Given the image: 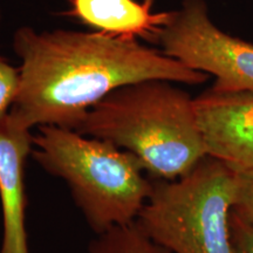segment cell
Listing matches in <instances>:
<instances>
[{
	"mask_svg": "<svg viewBox=\"0 0 253 253\" xmlns=\"http://www.w3.org/2000/svg\"><path fill=\"white\" fill-rule=\"evenodd\" d=\"M13 50L21 61L20 87L9 116L31 130L41 126L77 130L95 104L136 82L201 84L209 79L138 41L96 32L24 26L14 33Z\"/></svg>",
	"mask_w": 253,
	"mask_h": 253,
	"instance_id": "1",
	"label": "cell"
},
{
	"mask_svg": "<svg viewBox=\"0 0 253 253\" xmlns=\"http://www.w3.org/2000/svg\"><path fill=\"white\" fill-rule=\"evenodd\" d=\"M77 131L134 155L154 179L179 178L208 156L194 99L170 81L145 80L114 90Z\"/></svg>",
	"mask_w": 253,
	"mask_h": 253,
	"instance_id": "2",
	"label": "cell"
},
{
	"mask_svg": "<svg viewBox=\"0 0 253 253\" xmlns=\"http://www.w3.org/2000/svg\"><path fill=\"white\" fill-rule=\"evenodd\" d=\"M31 155L66 183L96 236L135 223L153 189V179L134 155L73 129L39 126Z\"/></svg>",
	"mask_w": 253,
	"mask_h": 253,
	"instance_id": "3",
	"label": "cell"
},
{
	"mask_svg": "<svg viewBox=\"0 0 253 253\" xmlns=\"http://www.w3.org/2000/svg\"><path fill=\"white\" fill-rule=\"evenodd\" d=\"M153 179L135 224L169 253H235L231 213L235 170L216 158L172 181Z\"/></svg>",
	"mask_w": 253,
	"mask_h": 253,
	"instance_id": "4",
	"label": "cell"
},
{
	"mask_svg": "<svg viewBox=\"0 0 253 253\" xmlns=\"http://www.w3.org/2000/svg\"><path fill=\"white\" fill-rule=\"evenodd\" d=\"M162 52L186 67L213 75L212 89L253 91V45L220 31L204 0H183L161 32Z\"/></svg>",
	"mask_w": 253,
	"mask_h": 253,
	"instance_id": "5",
	"label": "cell"
},
{
	"mask_svg": "<svg viewBox=\"0 0 253 253\" xmlns=\"http://www.w3.org/2000/svg\"><path fill=\"white\" fill-rule=\"evenodd\" d=\"M194 103L208 156L235 171L253 169V91L210 88Z\"/></svg>",
	"mask_w": 253,
	"mask_h": 253,
	"instance_id": "6",
	"label": "cell"
},
{
	"mask_svg": "<svg viewBox=\"0 0 253 253\" xmlns=\"http://www.w3.org/2000/svg\"><path fill=\"white\" fill-rule=\"evenodd\" d=\"M31 129L7 115L0 121V253H30L26 230V161L33 148Z\"/></svg>",
	"mask_w": 253,
	"mask_h": 253,
	"instance_id": "7",
	"label": "cell"
},
{
	"mask_svg": "<svg viewBox=\"0 0 253 253\" xmlns=\"http://www.w3.org/2000/svg\"><path fill=\"white\" fill-rule=\"evenodd\" d=\"M68 15L114 39L158 42L171 12H153L154 0H67Z\"/></svg>",
	"mask_w": 253,
	"mask_h": 253,
	"instance_id": "8",
	"label": "cell"
},
{
	"mask_svg": "<svg viewBox=\"0 0 253 253\" xmlns=\"http://www.w3.org/2000/svg\"><path fill=\"white\" fill-rule=\"evenodd\" d=\"M86 253H169L148 238L135 223L97 235Z\"/></svg>",
	"mask_w": 253,
	"mask_h": 253,
	"instance_id": "9",
	"label": "cell"
},
{
	"mask_svg": "<svg viewBox=\"0 0 253 253\" xmlns=\"http://www.w3.org/2000/svg\"><path fill=\"white\" fill-rule=\"evenodd\" d=\"M233 211L253 226V169L235 171Z\"/></svg>",
	"mask_w": 253,
	"mask_h": 253,
	"instance_id": "10",
	"label": "cell"
},
{
	"mask_svg": "<svg viewBox=\"0 0 253 253\" xmlns=\"http://www.w3.org/2000/svg\"><path fill=\"white\" fill-rule=\"evenodd\" d=\"M20 87V71L0 58V121L7 118Z\"/></svg>",
	"mask_w": 253,
	"mask_h": 253,
	"instance_id": "11",
	"label": "cell"
},
{
	"mask_svg": "<svg viewBox=\"0 0 253 253\" xmlns=\"http://www.w3.org/2000/svg\"><path fill=\"white\" fill-rule=\"evenodd\" d=\"M230 225L235 253H253V226L251 224L232 210Z\"/></svg>",
	"mask_w": 253,
	"mask_h": 253,
	"instance_id": "12",
	"label": "cell"
}]
</instances>
